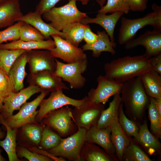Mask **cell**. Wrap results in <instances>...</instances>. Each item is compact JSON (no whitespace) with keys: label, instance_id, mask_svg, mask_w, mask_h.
<instances>
[{"label":"cell","instance_id":"obj_48","mask_svg":"<svg viewBox=\"0 0 161 161\" xmlns=\"http://www.w3.org/2000/svg\"><path fill=\"white\" fill-rule=\"evenodd\" d=\"M77 1H80L83 5L87 4L90 0H77Z\"/></svg>","mask_w":161,"mask_h":161},{"label":"cell","instance_id":"obj_4","mask_svg":"<svg viewBox=\"0 0 161 161\" xmlns=\"http://www.w3.org/2000/svg\"><path fill=\"white\" fill-rule=\"evenodd\" d=\"M77 0H70L66 4L59 7H54L43 14L44 19L56 30L60 31L68 25L80 22L87 17L86 13L77 8Z\"/></svg>","mask_w":161,"mask_h":161},{"label":"cell","instance_id":"obj_21","mask_svg":"<svg viewBox=\"0 0 161 161\" xmlns=\"http://www.w3.org/2000/svg\"><path fill=\"white\" fill-rule=\"evenodd\" d=\"M23 15L19 0H10L0 4V29L14 24Z\"/></svg>","mask_w":161,"mask_h":161},{"label":"cell","instance_id":"obj_33","mask_svg":"<svg viewBox=\"0 0 161 161\" xmlns=\"http://www.w3.org/2000/svg\"><path fill=\"white\" fill-rule=\"evenodd\" d=\"M148 108L151 131L154 136L158 138H161V117L159 115L157 109L155 99L150 97Z\"/></svg>","mask_w":161,"mask_h":161},{"label":"cell","instance_id":"obj_34","mask_svg":"<svg viewBox=\"0 0 161 161\" xmlns=\"http://www.w3.org/2000/svg\"><path fill=\"white\" fill-rule=\"evenodd\" d=\"M61 139L58 134L53 131L51 128L44 125L40 145L44 150L48 151L58 146Z\"/></svg>","mask_w":161,"mask_h":161},{"label":"cell","instance_id":"obj_43","mask_svg":"<svg viewBox=\"0 0 161 161\" xmlns=\"http://www.w3.org/2000/svg\"><path fill=\"white\" fill-rule=\"evenodd\" d=\"M130 10L134 12L143 11L147 6L148 0H126Z\"/></svg>","mask_w":161,"mask_h":161},{"label":"cell","instance_id":"obj_30","mask_svg":"<svg viewBox=\"0 0 161 161\" xmlns=\"http://www.w3.org/2000/svg\"><path fill=\"white\" fill-rule=\"evenodd\" d=\"M89 26L80 22H75L68 25L62 31L65 35V39L67 41L78 47L83 39L85 30Z\"/></svg>","mask_w":161,"mask_h":161},{"label":"cell","instance_id":"obj_26","mask_svg":"<svg viewBox=\"0 0 161 161\" xmlns=\"http://www.w3.org/2000/svg\"><path fill=\"white\" fill-rule=\"evenodd\" d=\"M81 161H114L117 160L115 156L110 155L93 143L84 142L81 149Z\"/></svg>","mask_w":161,"mask_h":161},{"label":"cell","instance_id":"obj_49","mask_svg":"<svg viewBox=\"0 0 161 161\" xmlns=\"http://www.w3.org/2000/svg\"><path fill=\"white\" fill-rule=\"evenodd\" d=\"M4 136V133L0 128V139L3 138Z\"/></svg>","mask_w":161,"mask_h":161},{"label":"cell","instance_id":"obj_11","mask_svg":"<svg viewBox=\"0 0 161 161\" xmlns=\"http://www.w3.org/2000/svg\"><path fill=\"white\" fill-rule=\"evenodd\" d=\"M43 91L35 99L26 102L21 107L19 112L5 120L4 123L12 129H18L26 124L36 122L35 118L38 110L36 109L42 100L49 93Z\"/></svg>","mask_w":161,"mask_h":161},{"label":"cell","instance_id":"obj_1","mask_svg":"<svg viewBox=\"0 0 161 161\" xmlns=\"http://www.w3.org/2000/svg\"><path fill=\"white\" fill-rule=\"evenodd\" d=\"M105 76L124 83L153 70L150 58L143 55L126 56L114 59L104 66Z\"/></svg>","mask_w":161,"mask_h":161},{"label":"cell","instance_id":"obj_40","mask_svg":"<svg viewBox=\"0 0 161 161\" xmlns=\"http://www.w3.org/2000/svg\"><path fill=\"white\" fill-rule=\"evenodd\" d=\"M16 24L0 31V44L8 41H14L20 38L19 29L23 22L18 21Z\"/></svg>","mask_w":161,"mask_h":161},{"label":"cell","instance_id":"obj_35","mask_svg":"<svg viewBox=\"0 0 161 161\" xmlns=\"http://www.w3.org/2000/svg\"><path fill=\"white\" fill-rule=\"evenodd\" d=\"M123 104H120L118 113V122L125 134L128 136L135 137L137 134L139 128L132 120L129 119L125 114L123 110Z\"/></svg>","mask_w":161,"mask_h":161},{"label":"cell","instance_id":"obj_27","mask_svg":"<svg viewBox=\"0 0 161 161\" xmlns=\"http://www.w3.org/2000/svg\"><path fill=\"white\" fill-rule=\"evenodd\" d=\"M144 89L150 97H161V75L154 70L147 72L140 76Z\"/></svg>","mask_w":161,"mask_h":161},{"label":"cell","instance_id":"obj_8","mask_svg":"<svg viewBox=\"0 0 161 161\" xmlns=\"http://www.w3.org/2000/svg\"><path fill=\"white\" fill-rule=\"evenodd\" d=\"M88 98V97H87ZM105 105L93 103L88 99L79 107L72 111V118L78 127L88 130L97 125Z\"/></svg>","mask_w":161,"mask_h":161},{"label":"cell","instance_id":"obj_2","mask_svg":"<svg viewBox=\"0 0 161 161\" xmlns=\"http://www.w3.org/2000/svg\"><path fill=\"white\" fill-rule=\"evenodd\" d=\"M121 97L126 112L132 119H141L150 102L140 77L133 78L123 83Z\"/></svg>","mask_w":161,"mask_h":161},{"label":"cell","instance_id":"obj_51","mask_svg":"<svg viewBox=\"0 0 161 161\" xmlns=\"http://www.w3.org/2000/svg\"><path fill=\"white\" fill-rule=\"evenodd\" d=\"M2 152V150L0 149V161H6L5 158H4L2 156L1 153Z\"/></svg>","mask_w":161,"mask_h":161},{"label":"cell","instance_id":"obj_28","mask_svg":"<svg viewBox=\"0 0 161 161\" xmlns=\"http://www.w3.org/2000/svg\"><path fill=\"white\" fill-rule=\"evenodd\" d=\"M120 94L113 96L112 101L109 103V106L102 112L96 126L100 129L109 127L110 122L114 119L118 118L119 109L122 102Z\"/></svg>","mask_w":161,"mask_h":161},{"label":"cell","instance_id":"obj_31","mask_svg":"<svg viewBox=\"0 0 161 161\" xmlns=\"http://www.w3.org/2000/svg\"><path fill=\"white\" fill-rule=\"evenodd\" d=\"M36 123L26 124L20 127L22 135L25 139L37 146L40 144L41 142L44 125Z\"/></svg>","mask_w":161,"mask_h":161},{"label":"cell","instance_id":"obj_3","mask_svg":"<svg viewBox=\"0 0 161 161\" xmlns=\"http://www.w3.org/2000/svg\"><path fill=\"white\" fill-rule=\"evenodd\" d=\"M153 12L143 17L134 19L122 17L119 29L118 41L120 44H125L134 39L137 32L147 26H151L154 30L161 31V6L153 4Z\"/></svg>","mask_w":161,"mask_h":161},{"label":"cell","instance_id":"obj_25","mask_svg":"<svg viewBox=\"0 0 161 161\" xmlns=\"http://www.w3.org/2000/svg\"><path fill=\"white\" fill-rule=\"evenodd\" d=\"M55 47L53 40L50 38L40 41H24L20 39L10 43L0 44V49H8L50 50Z\"/></svg>","mask_w":161,"mask_h":161},{"label":"cell","instance_id":"obj_36","mask_svg":"<svg viewBox=\"0 0 161 161\" xmlns=\"http://www.w3.org/2000/svg\"><path fill=\"white\" fill-rule=\"evenodd\" d=\"M19 32V39L24 41H40L46 39L39 30L26 22H23Z\"/></svg>","mask_w":161,"mask_h":161},{"label":"cell","instance_id":"obj_39","mask_svg":"<svg viewBox=\"0 0 161 161\" xmlns=\"http://www.w3.org/2000/svg\"><path fill=\"white\" fill-rule=\"evenodd\" d=\"M15 92L10 78L0 66V97L3 103L6 99Z\"/></svg>","mask_w":161,"mask_h":161},{"label":"cell","instance_id":"obj_13","mask_svg":"<svg viewBox=\"0 0 161 161\" xmlns=\"http://www.w3.org/2000/svg\"><path fill=\"white\" fill-rule=\"evenodd\" d=\"M125 45L126 49H132L139 46H143L145 51L143 55L147 58L157 55L161 54V31L148 30Z\"/></svg>","mask_w":161,"mask_h":161},{"label":"cell","instance_id":"obj_37","mask_svg":"<svg viewBox=\"0 0 161 161\" xmlns=\"http://www.w3.org/2000/svg\"><path fill=\"white\" fill-rule=\"evenodd\" d=\"M123 160L127 161H152L137 145L131 141L124 151Z\"/></svg>","mask_w":161,"mask_h":161},{"label":"cell","instance_id":"obj_10","mask_svg":"<svg viewBox=\"0 0 161 161\" xmlns=\"http://www.w3.org/2000/svg\"><path fill=\"white\" fill-rule=\"evenodd\" d=\"M98 85L96 89H92L88 93V100L92 102L105 105L109 98L120 94L123 83L100 75L97 78Z\"/></svg>","mask_w":161,"mask_h":161},{"label":"cell","instance_id":"obj_32","mask_svg":"<svg viewBox=\"0 0 161 161\" xmlns=\"http://www.w3.org/2000/svg\"><path fill=\"white\" fill-rule=\"evenodd\" d=\"M28 50L0 49V66L8 75L11 66L21 55Z\"/></svg>","mask_w":161,"mask_h":161},{"label":"cell","instance_id":"obj_16","mask_svg":"<svg viewBox=\"0 0 161 161\" xmlns=\"http://www.w3.org/2000/svg\"><path fill=\"white\" fill-rule=\"evenodd\" d=\"M27 62L30 73L48 70L53 73L55 70V59L48 50L34 49L26 52Z\"/></svg>","mask_w":161,"mask_h":161},{"label":"cell","instance_id":"obj_50","mask_svg":"<svg viewBox=\"0 0 161 161\" xmlns=\"http://www.w3.org/2000/svg\"><path fill=\"white\" fill-rule=\"evenodd\" d=\"M3 106V103L0 97V113H1Z\"/></svg>","mask_w":161,"mask_h":161},{"label":"cell","instance_id":"obj_24","mask_svg":"<svg viewBox=\"0 0 161 161\" xmlns=\"http://www.w3.org/2000/svg\"><path fill=\"white\" fill-rule=\"evenodd\" d=\"M134 139L143 147L151 154L160 151L161 144L158 138L149 130L146 120L141 125Z\"/></svg>","mask_w":161,"mask_h":161},{"label":"cell","instance_id":"obj_42","mask_svg":"<svg viewBox=\"0 0 161 161\" xmlns=\"http://www.w3.org/2000/svg\"><path fill=\"white\" fill-rule=\"evenodd\" d=\"M61 0H40L36 6L35 11L42 15L54 7Z\"/></svg>","mask_w":161,"mask_h":161},{"label":"cell","instance_id":"obj_47","mask_svg":"<svg viewBox=\"0 0 161 161\" xmlns=\"http://www.w3.org/2000/svg\"><path fill=\"white\" fill-rule=\"evenodd\" d=\"M97 2L101 7L103 6L106 0H96Z\"/></svg>","mask_w":161,"mask_h":161},{"label":"cell","instance_id":"obj_52","mask_svg":"<svg viewBox=\"0 0 161 161\" xmlns=\"http://www.w3.org/2000/svg\"><path fill=\"white\" fill-rule=\"evenodd\" d=\"M10 0H0V4Z\"/></svg>","mask_w":161,"mask_h":161},{"label":"cell","instance_id":"obj_44","mask_svg":"<svg viewBox=\"0 0 161 161\" xmlns=\"http://www.w3.org/2000/svg\"><path fill=\"white\" fill-rule=\"evenodd\" d=\"M97 35L93 32L89 26L86 27L84 31L83 40L87 44L94 43L96 40Z\"/></svg>","mask_w":161,"mask_h":161},{"label":"cell","instance_id":"obj_23","mask_svg":"<svg viewBox=\"0 0 161 161\" xmlns=\"http://www.w3.org/2000/svg\"><path fill=\"white\" fill-rule=\"evenodd\" d=\"M26 52L17 58L11 66L8 73L15 92H18L24 88V80L27 75L25 70L27 63Z\"/></svg>","mask_w":161,"mask_h":161},{"label":"cell","instance_id":"obj_41","mask_svg":"<svg viewBox=\"0 0 161 161\" xmlns=\"http://www.w3.org/2000/svg\"><path fill=\"white\" fill-rule=\"evenodd\" d=\"M18 157H24L30 161H52L51 158L45 155L30 151L26 148L21 146L16 148Z\"/></svg>","mask_w":161,"mask_h":161},{"label":"cell","instance_id":"obj_38","mask_svg":"<svg viewBox=\"0 0 161 161\" xmlns=\"http://www.w3.org/2000/svg\"><path fill=\"white\" fill-rule=\"evenodd\" d=\"M130 10L129 5L126 0H107L106 4L101 7L97 12L106 14L120 12L127 14Z\"/></svg>","mask_w":161,"mask_h":161},{"label":"cell","instance_id":"obj_20","mask_svg":"<svg viewBox=\"0 0 161 161\" xmlns=\"http://www.w3.org/2000/svg\"><path fill=\"white\" fill-rule=\"evenodd\" d=\"M109 126L111 130V139L115 148L116 157L122 161L124 151L131 141L120 126L118 118L112 120Z\"/></svg>","mask_w":161,"mask_h":161},{"label":"cell","instance_id":"obj_46","mask_svg":"<svg viewBox=\"0 0 161 161\" xmlns=\"http://www.w3.org/2000/svg\"><path fill=\"white\" fill-rule=\"evenodd\" d=\"M155 99L157 109L159 115L161 117V97Z\"/></svg>","mask_w":161,"mask_h":161},{"label":"cell","instance_id":"obj_29","mask_svg":"<svg viewBox=\"0 0 161 161\" xmlns=\"http://www.w3.org/2000/svg\"><path fill=\"white\" fill-rule=\"evenodd\" d=\"M0 124L3 125L7 130L5 139L0 140V146L7 153L9 161H21L18 157L16 151V137L18 129H11L3 120H0Z\"/></svg>","mask_w":161,"mask_h":161},{"label":"cell","instance_id":"obj_5","mask_svg":"<svg viewBox=\"0 0 161 161\" xmlns=\"http://www.w3.org/2000/svg\"><path fill=\"white\" fill-rule=\"evenodd\" d=\"M78 128L75 133L66 138H61L58 146L47 151L54 156L66 158L69 161H81L80 152L85 141L87 130Z\"/></svg>","mask_w":161,"mask_h":161},{"label":"cell","instance_id":"obj_22","mask_svg":"<svg viewBox=\"0 0 161 161\" xmlns=\"http://www.w3.org/2000/svg\"><path fill=\"white\" fill-rule=\"evenodd\" d=\"M97 38L96 41L91 44H86L82 47L83 51L90 50L92 51V56L98 58L103 52H108L114 55L116 52L114 48L116 43L111 41L108 35L104 31L97 32Z\"/></svg>","mask_w":161,"mask_h":161},{"label":"cell","instance_id":"obj_9","mask_svg":"<svg viewBox=\"0 0 161 161\" xmlns=\"http://www.w3.org/2000/svg\"><path fill=\"white\" fill-rule=\"evenodd\" d=\"M63 90L61 89L52 92L48 98L42 100L36 117V122H41L47 114L52 111L68 105L78 107L88 99L87 96L80 100L72 98L66 95Z\"/></svg>","mask_w":161,"mask_h":161},{"label":"cell","instance_id":"obj_17","mask_svg":"<svg viewBox=\"0 0 161 161\" xmlns=\"http://www.w3.org/2000/svg\"><path fill=\"white\" fill-rule=\"evenodd\" d=\"M111 130L109 126L100 129L96 125L86 131L85 141L100 146L108 154L115 156V150L111 139Z\"/></svg>","mask_w":161,"mask_h":161},{"label":"cell","instance_id":"obj_7","mask_svg":"<svg viewBox=\"0 0 161 161\" xmlns=\"http://www.w3.org/2000/svg\"><path fill=\"white\" fill-rule=\"evenodd\" d=\"M56 67L53 74L67 82L71 88L78 89L83 88L86 81L82 74L87 70V59L78 62L64 64L55 59Z\"/></svg>","mask_w":161,"mask_h":161},{"label":"cell","instance_id":"obj_15","mask_svg":"<svg viewBox=\"0 0 161 161\" xmlns=\"http://www.w3.org/2000/svg\"><path fill=\"white\" fill-rule=\"evenodd\" d=\"M53 72L44 70L27 75V81L29 85L37 86L42 92H51L59 89L68 90L69 88L62 81L60 77L56 76Z\"/></svg>","mask_w":161,"mask_h":161},{"label":"cell","instance_id":"obj_14","mask_svg":"<svg viewBox=\"0 0 161 161\" xmlns=\"http://www.w3.org/2000/svg\"><path fill=\"white\" fill-rule=\"evenodd\" d=\"M42 92L38 87L29 85L17 92L12 94L3 102L2 109L0 113V120H5L13 115L14 111L19 110L21 106L33 95Z\"/></svg>","mask_w":161,"mask_h":161},{"label":"cell","instance_id":"obj_19","mask_svg":"<svg viewBox=\"0 0 161 161\" xmlns=\"http://www.w3.org/2000/svg\"><path fill=\"white\" fill-rule=\"evenodd\" d=\"M41 16L36 11L30 12L17 18L16 21H21L30 24L39 30L46 39H50L53 35H58L65 39V35L62 32L56 30L49 24L44 22L42 19Z\"/></svg>","mask_w":161,"mask_h":161},{"label":"cell","instance_id":"obj_45","mask_svg":"<svg viewBox=\"0 0 161 161\" xmlns=\"http://www.w3.org/2000/svg\"><path fill=\"white\" fill-rule=\"evenodd\" d=\"M153 68L154 71L161 75V54L150 58Z\"/></svg>","mask_w":161,"mask_h":161},{"label":"cell","instance_id":"obj_6","mask_svg":"<svg viewBox=\"0 0 161 161\" xmlns=\"http://www.w3.org/2000/svg\"><path fill=\"white\" fill-rule=\"evenodd\" d=\"M72 111L71 108L64 106L49 113L41 122L43 125L55 130L61 137L69 136L75 133L78 129L72 120Z\"/></svg>","mask_w":161,"mask_h":161},{"label":"cell","instance_id":"obj_12","mask_svg":"<svg viewBox=\"0 0 161 161\" xmlns=\"http://www.w3.org/2000/svg\"><path fill=\"white\" fill-rule=\"evenodd\" d=\"M51 36L53 39L55 47L49 51L55 58L61 59L67 63L87 59L82 48L74 46L58 35H53Z\"/></svg>","mask_w":161,"mask_h":161},{"label":"cell","instance_id":"obj_18","mask_svg":"<svg viewBox=\"0 0 161 161\" xmlns=\"http://www.w3.org/2000/svg\"><path fill=\"white\" fill-rule=\"evenodd\" d=\"M123 14L120 12H114L109 15L98 12L95 18H90L87 16L80 22L83 24L95 23L99 25L105 30L111 41L114 43V33L115 26Z\"/></svg>","mask_w":161,"mask_h":161}]
</instances>
